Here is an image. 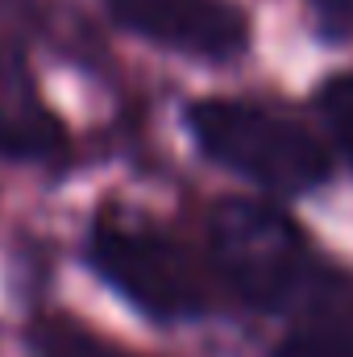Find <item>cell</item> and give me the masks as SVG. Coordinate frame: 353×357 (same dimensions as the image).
<instances>
[{
  "mask_svg": "<svg viewBox=\"0 0 353 357\" xmlns=\"http://www.w3.org/2000/svg\"><path fill=\"white\" fill-rule=\"evenodd\" d=\"M67 125L46 104L25 50L0 38V158L54 162L67 154Z\"/></svg>",
  "mask_w": 353,
  "mask_h": 357,
  "instance_id": "5",
  "label": "cell"
},
{
  "mask_svg": "<svg viewBox=\"0 0 353 357\" xmlns=\"http://www.w3.org/2000/svg\"><path fill=\"white\" fill-rule=\"evenodd\" d=\"M84 258L100 282H108L133 312L154 324H183L204 316V282L175 241L146 225L104 208L88 225Z\"/></svg>",
  "mask_w": 353,
  "mask_h": 357,
  "instance_id": "3",
  "label": "cell"
},
{
  "mask_svg": "<svg viewBox=\"0 0 353 357\" xmlns=\"http://www.w3.org/2000/svg\"><path fill=\"white\" fill-rule=\"evenodd\" d=\"M312 4H316V13L324 17V25L333 33H345L353 25V0H312Z\"/></svg>",
  "mask_w": 353,
  "mask_h": 357,
  "instance_id": "9",
  "label": "cell"
},
{
  "mask_svg": "<svg viewBox=\"0 0 353 357\" xmlns=\"http://www.w3.org/2000/svg\"><path fill=\"white\" fill-rule=\"evenodd\" d=\"M320 112H324V125L337 150L353 162V71L329 75V84L320 88Z\"/></svg>",
  "mask_w": 353,
  "mask_h": 357,
  "instance_id": "7",
  "label": "cell"
},
{
  "mask_svg": "<svg viewBox=\"0 0 353 357\" xmlns=\"http://www.w3.org/2000/svg\"><path fill=\"white\" fill-rule=\"evenodd\" d=\"M25 341H29V354L33 357H137V354L117 349L112 341L96 337L80 320L59 316V312L33 316L29 328H25Z\"/></svg>",
  "mask_w": 353,
  "mask_h": 357,
  "instance_id": "6",
  "label": "cell"
},
{
  "mask_svg": "<svg viewBox=\"0 0 353 357\" xmlns=\"http://www.w3.org/2000/svg\"><path fill=\"white\" fill-rule=\"evenodd\" d=\"M187 129L204 158L278 195L316 191L333 171L324 146L303 125L254 100H233V96L191 100Z\"/></svg>",
  "mask_w": 353,
  "mask_h": 357,
  "instance_id": "2",
  "label": "cell"
},
{
  "mask_svg": "<svg viewBox=\"0 0 353 357\" xmlns=\"http://www.w3.org/2000/svg\"><path fill=\"white\" fill-rule=\"evenodd\" d=\"M208 254L225 287L254 312L329 307L337 299V278L320 266L308 237L254 199H220L212 208Z\"/></svg>",
  "mask_w": 353,
  "mask_h": 357,
  "instance_id": "1",
  "label": "cell"
},
{
  "mask_svg": "<svg viewBox=\"0 0 353 357\" xmlns=\"http://www.w3.org/2000/svg\"><path fill=\"white\" fill-rule=\"evenodd\" d=\"M274 357H353V337L337 333V328H303L291 333Z\"/></svg>",
  "mask_w": 353,
  "mask_h": 357,
  "instance_id": "8",
  "label": "cell"
},
{
  "mask_svg": "<svg viewBox=\"0 0 353 357\" xmlns=\"http://www.w3.org/2000/svg\"><path fill=\"white\" fill-rule=\"evenodd\" d=\"M108 17L163 46L191 59L229 63L250 50V17L237 0H104Z\"/></svg>",
  "mask_w": 353,
  "mask_h": 357,
  "instance_id": "4",
  "label": "cell"
}]
</instances>
